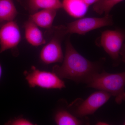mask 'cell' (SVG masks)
<instances>
[{"mask_svg":"<svg viewBox=\"0 0 125 125\" xmlns=\"http://www.w3.org/2000/svg\"><path fill=\"white\" fill-rule=\"evenodd\" d=\"M103 62L102 60L93 62L86 59L78 52L69 38L66 42L62 64L54 66L52 72L61 79L86 83L93 75L100 72Z\"/></svg>","mask_w":125,"mask_h":125,"instance_id":"6da1fadb","label":"cell"},{"mask_svg":"<svg viewBox=\"0 0 125 125\" xmlns=\"http://www.w3.org/2000/svg\"><path fill=\"white\" fill-rule=\"evenodd\" d=\"M86 84L89 88L104 91L114 96L118 104L125 101V72L110 73L103 71L93 75Z\"/></svg>","mask_w":125,"mask_h":125,"instance_id":"7a4b0ae2","label":"cell"},{"mask_svg":"<svg viewBox=\"0 0 125 125\" xmlns=\"http://www.w3.org/2000/svg\"><path fill=\"white\" fill-rule=\"evenodd\" d=\"M112 16L109 14L102 18L89 17L79 19L67 24L66 26L56 27L63 35L67 33L83 35L94 30L113 24Z\"/></svg>","mask_w":125,"mask_h":125,"instance_id":"3957f363","label":"cell"},{"mask_svg":"<svg viewBox=\"0 0 125 125\" xmlns=\"http://www.w3.org/2000/svg\"><path fill=\"white\" fill-rule=\"evenodd\" d=\"M111 96L108 93L99 90L93 93L85 100L76 99L69 107L74 115L81 118L94 114L107 102Z\"/></svg>","mask_w":125,"mask_h":125,"instance_id":"277c9868","label":"cell"},{"mask_svg":"<svg viewBox=\"0 0 125 125\" xmlns=\"http://www.w3.org/2000/svg\"><path fill=\"white\" fill-rule=\"evenodd\" d=\"M31 88L40 87L46 89H61L66 87L64 82L53 72L40 70L34 66L29 71L24 73Z\"/></svg>","mask_w":125,"mask_h":125,"instance_id":"5b68a950","label":"cell"},{"mask_svg":"<svg viewBox=\"0 0 125 125\" xmlns=\"http://www.w3.org/2000/svg\"><path fill=\"white\" fill-rule=\"evenodd\" d=\"M125 34L119 30H107L102 33L99 44L115 62L118 64L121 56L124 59V42Z\"/></svg>","mask_w":125,"mask_h":125,"instance_id":"8992f818","label":"cell"},{"mask_svg":"<svg viewBox=\"0 0 125 125\" xmlns=\"http://www.w3.org/2000/svg\"><path fill=\"white\" fill-rule=\"evenodd\" d=\"M21 33L19 25L14 21L0 26V54L15 48L20 42Z\"/></svg>","mask_w":125,"mask_h":125,"instance_id":"52a82bcc","label":"cell"},{"mask_svg":"<svg viewBox=\"0 0 125 125\" xmlns=\"http://www.w3.org/2000/svg\"><path fill=\"white\" fill-rule=\"evenodd\" d=\"M64 57L60 39L57 36L45 44L40 53V60L46 64L62 62Z\"/></svg>","mask_w":125,"mask_h":125,"instance_id":"ba28073f","label":"cell"},{"mask_svg":"<svg viewBox=\"0 0 125 125\" xmlns=\"http://www.w3.org/2000/svg\"><path fill=\"white\" fill-rule=\"evenodd\" d=\"M57 11V10L54 9L40 10L31 14L29 19L39 27L49 29L52 27Z\"/></svg>","mask_w":125,"mask_h":125,"instance_id":"9c48e42d","label":"cell"},{"mask_svg":"<svg viewBox=\"0 0 125 125\" xmlns=\"http://www.w3.org/2000/svg\"><path fill=\"white\" fill-rule=\"evenodd\" d=\"M25 37L31 46L38 47L46 43L44 36L39 27L29 19L24 24Z\"/></svg>","mask_w":125,"mask_h":125,"instance_id":"30bf717a","label":"cell"},{"mask_svg":"<svg viewBox=\"0 0 125 125\" xmlns=\"http://www.w3.org/2000/svg\"><path fill=\"white\" fill-rule=\"evenodd\" d=\"M62 8L73 18H83L88 11L89 7L83 0H63Z\"/></svg>","mask_w":125,"mask_h":125,"instance_id":"8fae6325","label":"cell"},{"mask_svg":"<svg viewBox=\"0 0 125 125\" xmlns=\"http://www.w3.org/2000/svg\"><path fill=\"white\" fill-rule=\"evenodd\" d=\"M18 14L13 0H0V26L14 20Z\"/></svg>","mask_w":125,"mask_h":125,"instance_id":"7c38bea8","label":"cell"},{"mask_svg":"<svg viewBox=\"0 0 125 125\" xmlns=\"http://www.w3.org/2000/svg\"><path fill=\"white\" fill-rule=\"evenodd\" d=\"M28 6L32 13L40 10L46 9L58 10L62 8L60 0H28Z\"/></svg>","mask_w":125,"mask_h":125,"instance_id":"4fadbf2b","label":"cell"},{"mask_svg":"<svg viewBox=\"0 0 125 125\" xmlns=\"http://www.w3.org/2000/svg\"><path fill=\"white\" fill-rule=\"evenodd\" d=\"M54 120L58 125H80L83 124L82 120L64 109H61L56 113Z\"/></svg>","mask_w":125,"mask_h":125,"instance_id":"5bb4252c","label":"cell"},{"mask_svg":"<svg viewBox=\"0 0 125 125\" xmlns=\"http://www.w3.org/2000/svg\"><path fill=\"white\" fill-rule=\"evenodd\" d=\"M124 0H99L94 4V11L99 14H109V13L115 6Z\"/></svg>","mask_w":125,"mask_h":125,"instance_id":"9a60e30c","label":"cell"},{"mask_svg":"<svg viewBox=\"0 0 125 125\" xmlns=\"http://www.w3.org/2000/svg\"><path fill=\"white\" fill-rule=\"evenodd\" d=\"M9 125H33L34 124L30 121L23 117L15 118L10 120L5 123Z\"/></svg>","mask_w":125,"mask_h":125,"instance_id":"2e32d148","label":"cell"},{"mask_svg":"<svg viewBox=\"0 0 125 125\" xmlns=\"http://www.w3.org/2000/svg\"><path fill=\"white\" fill-rule=\"evenodd\" d=\"M88 6L93 4H94L99 0H83Z\"/></svg>","mask_w":125,"mask_h":125,"instance_id":"e0dca14e","label":"cell"},{"mask_svg":"<svg viewBox=\"0 0 125 125\" xmlns=\"http://www.w3.org/2000/svg\"><path fill=\"white\" fill-rule=\"evenodd\" d=\"M96 125H109L108 123L106 122H103L99 121L96 123Z\"/></svg>","mask_w":125,"mask_h":125,"instance_id":"ac0fdd59","label":"cell"},{"mask_svg":"<svg viewBox=\"0 0 125 125\" xmlns=\"http://www.w3.org/2000/svg\"><path fill=\"white\" fill-rule=\"evenodd\" d=\"M2 74V68L1 66V64L0 62V79L1 78V75Z\"/></svg>","mask_w":125,"mask_h":125,"instance_id":"d6986e66","label":"cell"}]
</instances>
